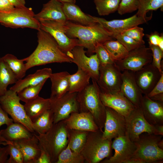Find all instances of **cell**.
Listing matches in <instances>:
<instances>
[{
    "instance_id": "16",
    "label": "cell",
    "mask_w": 163,
    "mask_h": 163,
    "mask_svg": "<svg viewBox=\"0 0 163 163\" xmlns=\"http://www.w3.org/2000/svg\"><path fill=\"white\" fill-rule=\"evenodd\" d=\"M112 148L115 151L114 155L101 163H127L135 152L136 146L134 142L125 135L114 139L112 142Z\"/></svg>"
},
{
    "instance_id": "15",
    "label": "cell",
    "mask_w": 163,
    "mask_h": 163,
    "mask_svg": "<svg viewBox=\"0 0 163 163\" xmlns=\"http://www.w3.org/2000/svg\"><path fill=\"white\" fill-rule=\"evenodd\" d=\"M96 21L112 35V37L116 34L132 27L145 24L152 18V14L149 16H139L136 14L123 19H115L108 21L105 19L93 16Z\"/></svg>"
},
{
    "instance_id": "44",
    "label": "cell",
    "mask_w": 163,
    "mask_h": 163,
    "mask_svg": "<svg viewBox=\"0 0 163 163\" xmlns=\"http://www.w3.org/2000/svg\"><path fill=\"white\" fill-rule=\"evenodd\" d=\"M149 47L152 53V63L158 69L161 74H163L161 62L163 57V51L158 46L150 44H149Z\"/></svg>"
},
{
    "instance_id": "39",
    "label": "cell",
    "mask_w": 163,
    "mask_h": 163,
    "mask_svg": "<svg viewBox=\"0 0 163 163\" xmlns=\"http://www.w3.org/2000/svg\"><path fill=\"white\" fill-rule=\"evenodd\" d=\"M46 80L37 85L25 88L17 93L20 101L25 103L30 101L39 96V94Z\"/></svg>"
},
{
    "instance_id": "1",
    "label": "cell",
    "mask_w": 163,
    "mask_h": 163,
    "mask_svg": "<svg viewBox=\"0 0 163 163\" xmlns=\"http://www.w3.org/2000/svg\"><path fill=\"white\" fill-rule=\"evenodd\" d=\"M37 46L28 56L23 59L27 70L34 66L53 63H71V59L60 49L49 33L41 29L37 33Z\"/></svg>"
},
{
    "instance_id": "6",
    "label": "cell",
    "mask_w": 163,
    "mask_h": 163,
    "mask_svg": "<svg viewBox=\"0 0 163 163\" xmlns=\"http://www.w3.org/2000/svg\"><path fill=\"white\" fill-rule=\"evenodd\" d=\"M100 130L89 132L80 153L88 163H98L107 158L112 150V141L104 139Z\"/></svg>"
},
{
    "instance_id": "2",
    "label": "cell",
    "mask_w": 163,
    "mask_h": 163,
    "mask_svg": "<svg viewBox=\"0 0 163 163\" xmlns=\"http://www.w3.org/2000/svg\"><path fill=\"white\" fill-rule=\"evenodd\" d=\"M63 28L68 37L77 39L79 46L87 49L89 56L94 53L95 48L97 43H103L113 38L111 34L98 23L88 26L68 21L63 24Z\"/></svg>"
},
{
    "instance_id": "19",
    "label": "cell",
    "mask_w": 163,
    "mask_h": 163,
    "mask_svg": "<svg viewBox=\"0 0 163 163\" xmlns=\"http://www.w3.org/2000/svg\"><path fill=\"white\" fill-rule=\"evenodd\" d=\"M100 99L106 107L111 108L125 117H127L136 107L120 91L108 94L100 92Z\"/></svg>"
},
{
    "instance_id": "24",
    "label": "cell",
    "mask_w": 163,
    "mask_h": 163,
    "mask_svg": "<svg viewBox=\"0 0 163 163\" xmlns=\"http://www.w3.org/2000/svg\"><path fill=\"white\" fill-rule=\"evenodd\" d=\"M40 20L55 21L65 23L68 21L63 9L62 3L59 0H50L43 5L41 11L35 14Z\"/></svg>"
},
{
    "instance_id": "27",
    "label": "cell",
    "mask_w": 163,
    "mask_h": 163,
    "mask_svg": "<svg viewBox=\"0 0 163 163\" xmlns=\"http://www.w3.org/2000/svg\"><path fill=\"white\" fill-rule=\"evenodd\" d=\"M63 9L68 21L83 25L92 26L97 22L93 16L83 12L75 3H62Z\"/></svg>"
},
{
    "instance_id": "25",
    "label": "cell",
    "mask_w": 163,
    "mask_h": 163,
    "mask_svg": "<svg viewBox=\"0 0 163 163\" xmlns=\"http://www.w3.org/2000/svg\"><path fill=\"white\" fill-rule=\"evenodd\" d=\"M34 134L21 124L13 123L0 131V145H7L19 139L31 138Z\"/></svg>"
},
{
    "instance_id": "22",
    "label": "cell",
    "mask_w": 163,
    "mask_h": 163,
    "mask_svg": "<svg viewBox=\"0 0 163 163\" xmlns=\"http://www.w3.org/2000/svg\"><path fill=\"white\" fill-rule=\"evenodd\" d=\"M140 107L145 119L149 124L153 125L163 124V102L153 101L144 95Z\"/></svg>"
},
{
    "instance_id": "17",
    "label": "cell",
    "mask_w": 163,
    "mask_h": 163,
    "mask_svg": "<svg viewBox=\"0 0 163 163\" xmlns=\"http://www.w3.org/2000/svg\"><path fill=\"white\" fill-rule=\"evenodd\" d=\"M106 116L102 137L112 141L118 137L125 135V117L113 109L106 107Z\"/></svg>"
},
{
    "instance_id": "31",
    "label": "cell",
    "mask_w": 163,
    "mask_h": 163,
    "mask_svg": "<svg viewBox=\"0 0 163 163\" xmlns=\"http://www.w3.org/2000/svg\"><path fill=\"white\" fill-rule=\"evenodd\" d=\"M53 121V113L51 109H49L32 122V127L34 132L39 134H43L51 128Z\"/></svg>"
},
{
    "instance_id": "23",
    "label": "cell",
    "mask_w": 163,
    "mask_h": 163,
    "mask_svg": "<svg viewBox=\"0 0 163 163\" xmlns=\"http://www.w3.org/2000/svg\"><path fill=\"white\" fill-rule=\"evenodd\" d=\"M9 143L15 145L20 150L23 155V163H35L40 155L39 141L35 134L31 138L23 139Z\"/></svg>"
},
{
    "instance_id": "32",
    "label": "cell",
    "mask_w": 163,
    "mask_h": 163,
    "mask_svg": "<svg viewBox=\"0 0 163 163\" xmlns=\"http://www.w3.org/2000/svg\"><path fill=\"white\" fill-rule=\"evenodd\" d=\"M14 74L2 57L0 58V96L7 91L8 86L17 81Z\"/></svg>"
},
{
    "instance_id": "9",
    "label": "cell",
    "mask_w": 163,
    "mask_h": 163,
    "mask_svg": "<svg viewBox=\"0 0 163 163\" xmlns=\"http://www.w3.org/2000/svg\"><path fill=\"white\" fill-rule=\"evenodd\" d=\"M126 134L132 141L135 142L144 133L155 135V125L149 124L145 119L141 108L136 107L125 117Z\"/></svg>"
},
{
    "instance_id": "29",
    "label": "cell",
    "mask_w": 163,
    "mask_h": 163,
    "mask_svg": "<svg viewBox=\"0 0 163 163\" xmlns=\"http://www.w3.org/2000/svg\"><path fill=\"white\" fill-rule=\"evenodd\" d=\"M26 113L33 121L46 110L50 109L51 99H45L39 96L25 103L24 105Z\"/></svg>"
},
{
    "instance_id": "46",
    "label": "cell",
    "mask_w": 163,
    "mask_h": 163,
    "mask_svg": "<svg viewBox=\"0 0 163 163\" xmlns=\"http://www.w3.org/2000/svg\"><path fill=\"white\" fill-rule=\"evenodd\" d=\"M148 38L149 44L158 46L160 48L163 47V35H161L157 32H155L150 34H147Z\"/></svg>"
},
{
    "instance_id": "35",
    "label": "cell",
    "mask_w": 163,
    "mask_h": 163,
    "mask_svg": "<svg viewBox=\"0 0 163 163\" xmlns=\"http://www.w3.org/2000/svg\"><path fill=\"white\" fill-rule=\"evenodd\" d=\"M103 44L115 62L124 59L128 54L129 51L117 40H108Z\"/></svg>"
},
{
    "instance_id": "47",
    "label": "cell",
    "mask_w": 163,
    "mask_h": 163,
    "mask_svg": "<svg viewBox=\"0 0 163 163\" xmlns=\"http://www.w3.org/2000/svg\"><path fill=\"white\" fill-rule=\"evenodd\" d=\"M163 93V74L152 91L147 95L149 98Z\"/></svg>"
},
{
    "instance_id": "10",
    "label": "cell",
    "mask_w": 163,
    "mask_h": 163,
    "mask_svg": "<svg viewBox=\"0 0 163 163\" xmlns=\"http://www.w3.org/2000/svg\"><path fill=\"white\" fill-rule=\"evenodd\" d=\"M115 64L100 65L97 82L101 92L113 94L120 91L122 72Z\"/></svg>"
},
{
    "instance_id": "33",
    "label": "cell",
    "mask_w": 163,
    "mask_h": 163,
    "mask_svg": "<svg viewBox=\"0 0 163 163\" xmlns=\"http://www.w3.org/2000/svg\"><path fill=\"white\" fill-rule=\"evenodd\" d=\"M89 132L68 129V142L72 151L80 153L86 141Z\"/></svg>"
},
{
    "instance_id": "8",
    "label": "cell",
    "mask_w": 163,
    "mask_h": 163,
    "mask_svg": "<svg viewBox=\"0 0 163 163\" xmlns=\"http://www.w3.org/2000/svg\"><path fill=\"white\" fill-rule=\"evenodd\" d=\"M20 101L17 93L10 89L0 96L2 108L10 116L14 122L21 124L33 133L34 131L32 122L26 113L24 105L20 103Z\"/></svg>"
},
{
    "instance_id": "50",
    "label": "cell",
    "mask_w": 163,
    "mask_h": 163,
    "mask_svg": "<svg viewBox=\"0 0 163 163\" xmlns=\"http://www.w3.org/2000/svg\"><path fill=\"white\" fill-rule=\"evenodd\" d=\"M40 155L35 163H51L50 158L47 154L43 150L41 149Z\"/></svg>"
},
{
    "instance_id": "18",
    "label": "cell",
    "mask_w": 163,
    "mask_h": 163,
    "mask_svg": "<svg viewBox=\"0 0 163 163\" xmlns=\"http://www.w3.org/2000/svg\"><path fill=\"white\" fill-rule=\"evenodd\" d=\"M162 74L152 63L135 72L136 82L142 94L147 95L152 91Z\"/></svg>"
},
{
    "instance_id": "45",
    "label": "cell",
    "mask_w": 163,
    "mask_h": 163,
    "mask_svg": "<svg viewBox=\"0 0 163 163\" xmlns=\"http://www.w3.org/2000/svg\"><path fill=\"white\" fill-rule=\"evenodd\" d=\"M143 44H145L143 40L145 35L143 28L136 26L129 28L121 33Z\"/></svg>"
},
{
    "instance_id": "41",
    "label": "cell",
    "mask_w": 163,
    "mask_h": 163,
    "mask_svg": "<svg viewBox=\"0 0 163 163\" xmlns=\"http://www.w3.org/2000/svg\"><path fill=\"white\" fill-rule=\"evenodd\" d=\"M113 38H115L120 42L129 52L145 44L140 43L122 33L115 34L113 36Z\"/></svg>"
},
{
    "instance_id": "55",
    "label": "cell",
    "mask_w": 163,
    "mask_h": 163,
    "mask_svg": "<svg viewBox=\"0 0 163 163\" xmlns=\"http://www.w3.org/2000/svg\"><path fill=\"white\" fill-rule=\"evenodd\" d=\"M62 3H75L76 2L75 0H59Z\"/></svg>"
},
{
    "instance_id": "36",
    "label": "cell",
    "mask_w": 163,
    "mask_h": 163,
    "mask_svg": "<svg viewBox=\"0 0 163 163\" xmlns=\"http://www.w3.org/2000/svg\"><path fill=\"white\" fill-rule=\"evenodd\" d=\"M121 0H94L98 14L106 16L117 11Z\"/></svg>"
},
{
    "instance_id": "37",
    "label": "cell",
    "mask_w": 163,
    "mask_h": 163,
    "mask_svg": "<svg viewBox=\"0 0 163 163\" xmlns=\"http://www.w3.org/2000/svg\"><path fill=\"white\" fill-rule=\"evenodd\" d=\"M85 162L80 153L72 150L68 144L59 155L56 163H84Z\"/></svg>"
},
{
    "instance_id": "3",
    "label": "cell",
    "mask_w": 163,
    "mask_h": 163,
    "mask_svg": "<svg viewBox=\"0 0 163 163\" xmlns=\"http://www.w3.org/2000/svg\"><path fill=\"white\" fill-rule=\"evenodd\" d=\"M35 135L38 140L40 149L48 155L51 163H56L59 155L68 142V129L64 120L53 124L45 133Z\"/></svg>"
},
{
    "instance_id": "43",
    "label": "cell",
    "mask_w": 163,
    "mask_h": 163,
    "mask_svg": "<svg viewBox=\"0 0 163 163\" xmlns=\"http://www.w3.org/2000/svg\"><path fill=\"white\" fill-rule=\"evenodd\" d=\"M9 158L7 163H23L22 154L18 148L15 145L9 143L7 145Z\"/></svg>"
},
{
    "instance_id": "14",
    "label": "cell",
    "mask_w": 163,
    "mask_h": 163,
    "mask_svg": "<svg viewBox=\"0 0 163 163\" xmlns=\"http://www.w3.org/2000/svg\"><path fill=\"white\" fill-rule=\"evenodd\" d=\"M84 47L77 46L72 50L69 56L71 62L75 64L79 68L88 74L92 80L96 82L99 76L100 63L96 54L88 56Z\"/></svg>"
},
{
    "instance_id": "49",
    "label": "cell",
    "mask_w": 163,
    "mask_h": 163,
    "mask_svg": "<svg viewBox=\"0 0 163 163\" xmlns=\"http://www.w3.org/2000/svg\"><path fill=\"white\" fill-rule=\"evenodd\" d=\"M15 8L8 0H0V11H8Z\"/></svg>"
},
{
    "instance_id": "34",
    "label": "cell",
    "mask_w": 163,
    "mask_h": 163,
    "mask_svg": "<svg viewBox=\"0 0 163 163\" xmlns=\"http://www.w3.org/2000/svg\"><path fill=\"white\" fill-rule=\"evenodd\" d=\"M2 57L18 80L22 79L25 76L27 70L23 59H19L11 54H7Z\"/></svg>"
},
{
    "instance_id": "42",
    "label": "cell",
    "mask_w": 163,
    "mask_h": 163,
    "mask_svg": "<svg viewBox=\"0 0 163 163\" xmlns=\"http://www.w3.org/2000/svg\"><path fill=\"white\" fill-rule=\"evenodd\" d=\"M139 7L138 0H121L117 11L119 14L122 15L137 10Z\"/></svg>"
},
{
    "instance_id": "52",
    "label": "cell",
    "mask_w": 163,
    "mask_h": 163,
    "mask_svg": "<svg viewBox=\"0 0 163 163\" xmlns=\"http://www.w3.org/2000/svg\"><path fill=\"white\" fill-rule=\"evenodd\" d=\"M15 7H21L25 6V0H8Z\"/></svg>"
},
{
    "instance_id": "54",
    "label": "cell",
    "mask_w": 163,
    "mask_h": 163,
    "mask_svg": "<svg viewBox=\"0 0 163 163\" xmlns=\"http://www.w3.org/2000/svg\"><path fill=\"white\" fill-rule=\"evenodd\" d=\"M150 98L154 101L163 102V93L157 95Z\"/></svg>"
},
{
    "instance_id": "7",
    "label": "cell",
    "mask_w": 163,
    "mask_h": 163,
    "mask_svg": "<svg viewBox=\"0 0 163 163\" xmlns=\"http://www.w3.org/2000/svg\"><path fill=\"white\" fill-rule=\"evenodd\" d=\"M35 14L31 8L15 7L9 11H0V24L12 28H28L38 30L40 22Z\"/></svg>"
},
{
    "instance_id": "38",
    "label": "cell",
    "mask_w": 163,
    "mask_h": 163,
    "mask_svg": "<svg viewBox=\"0 0 163 163\" xmlns=\"http://www.w3.org/2000/svg\"><path fill=\"white\" fill-rule=\"evenodd\" d=\"M139 7L136 14L139 16L145 17L150 11H155L160 8L163 11V0H138Z\"/></svg>"
},
{
    "instance_id": "28",
    "label": "cell",
    "mask_w": 163,
    "mask_h": 163,
    "mask_svg": "<svg viewBox=\"0 0 163 163\" xmlns=\"http://www.w3.org/2000/svg\"><path fill=\"white\" fill-rule=\"evenodd\" d=\"M69 75L66 71L51 74L49 78L51 82L50 98H59L69 91Z\"/></svg>"
},
{
    "instance_id": "40",
    "label": "cell",
    "mask_w": 163,
    "mask_h": 163,
    "mask_svg": "<svg viewBox=\"0 0 163 163\" xmlns=\"http://www.w3.org/2000/svg\"><path fill=\"white\" fill-rule=\"evenodd\" d=\"M94 53L97 54L101 65H104L115 62L103 43H97L95 48Z\"/></svg>"
},
{
    "instance_id": "26",
    "label": "cell",
    "mask_w": 163,
    "mask_h": 163,
    "mask_svg": "<svg viewBox=\"0 0 163 163\" xmlns=\"http://www.w3.org/2000/svg\"><path fill=\"white\" fill-rule=\"evenodd\" d=\"M52 73V70L50 68L38 70L34 73L28 75L24 78L17 80L9 89L17 93L25 88L37 85L47 80Z\"/></svg>"
},
{
    "instance_id": "30",
    "label": "cell",
    "mask_w": 163,
    "mask_h": 163,
    "mask_svg": "<svg viewBox=\"0 0 163 163\" xmlns=\"http://www.w3.org/2000/svg\"><path fill=\"white\" fill-rule=\"evenodd\" d=\"M90 76L85 72L78 68L75 73L69 76V93L79 92L90 84Z\"/></svg>"
},
{
    "instance_id": "48",
    "label": "cell",
    "mask_w": 163,
    "mask_h": 163,
    "mask_svg": "<svg viewBox=\"0 0 163 163\" xmlns=\"http://www.w3.org/2000/svg\"><path fill=\"white\" fill-rule=\"evenodd\" d=\"M13 122V119L9 117L7 113L3 110L0 105V127L4 124L9 126Z\"/></svg>"
},
{
    "instance_id": "20",
    "label": "cell",
    "mask_w": 163,
    "mask_h": 163,
    "mask_svg": "<svg viewBox=\"0 0 163 163\" xmlns=\"http://www.w3.org/2000/svg\"><path fill=\"white\" fill-rule=\"evenodd\" d=\"M122 74L120 91L136 107H139L143 95L135 77V72L124 70Z\"/></svg>"
},
{
    "instance_id": "13",
    "label": "cell",
    "mask_w": 163,
    "mask_h": 163,
    "mask_svg": "<svg viewBox=\"0 0 163 163\" xmlns=\"http://www.w3.org/2000/svg\"><path fill=\"white\" fill-rule=\"evenodd\" d=\"M77 94V93L68 92L58 98H50L51 99L50 109L54 115L53 124L66 119L73 113L80 112Z\"/></svg>"
},
{
    "instance_id": "53",
    "label": "cell",
    "mask_w": 163,
    "mask_h": 163,
    "mask_svg": "<svg viewBox=\"0 0 163 163\" xmlns=\"http://www.w3.org/2000/svg\"><path fill=\"white\" fill-rule=\"evenodd\" d=\"M155 135L163 136V124L155 125Z\"/></svg>"
},
{
    "instance_id": "12",
    "label": "cell",
    "mask_w": 163,
    "mask_h": 163,
    "mask_svg": "<svg viewBox=\"0 0 163 163\" xmlns=\"http://www.w3.org/2000/svg\"><path fill=\"white\" fill-rule=\"evenodd\" d=\"M152 60L150 48L144 44L129 52L125 58L115 63L121 71L128 70L135 72L152 63Z\"/></svg>"
},
{
    "instance_id": "5",
    "label": "cell",
    "mask_w": 163,
    "mask_h": 163,
    "mask_svg": "<svg viewBox=\"0 0 163 163\" xmlns=\"http://www.w3.org/2000/svg\"><path fill=\"white\" fill-rule=\"evenodd\" d=\"M163 136L144 133L134 143L136 150L133 163H157L163 159V149L160 145Z\"/></svg>"
},
{
    "instance_id": "51",
    "label": "cell",
    "mask_w": 163,
    "mask_h": 163,
    "mask_svg": "<svg viewBox=\"0 0 163 163\" xmlns=\"http://www.w3.org/2000/svg\"><path fill=\"white\" fill-rule=\"evenodd\" d=\"M8 147L0 146V163H7L8 155Z\"/></svg>"
},
{
    "instance_id": "11",
    "label": "cell",
    "mask_w": 163,
    "mask_h": 163,
    "mask_svg": "<svg viewBox=\"0 0 163 163\" xmlns=\"http://www.w3.org/2000/svg\"><path fill=\"white\" fill-rule=\"evenodd\" d=\"M39 21L40 29L50 34L56 40L61 50L68 56L75 47L79 46L77 39L69 38L65 34L63 28L65 23L50 20Z\"/></svg>"
},
{
    "instance_id": "21",
    "label": "cell",
    "mask_w": 163,
    "mask_h": 163,
    "mask_svg": "<svg viewBox=\"0 0 163 163\" xmlns=\"http://www.w3.org/2000/svg\"><path fill=\"white\" fill-rule=\"evenodd\" d=\"M64 120L69 129L88 132H96L100 130L92 115L89 112L73 113Z\"/></svg>"
},
{
    "instance_id": "4",
    "label": "cell",
    "mask_w": 163,
    "mask_h": 163,
    "mask_svg": "<svg viewBox=\"0 0 163 163\" xmlns=\"http://www.w3.org/2000/svg\"><path fill=\"white\" fill-rule=\"evenodd\" d=\"M92 81L91 84L77 93V99L80 112H90L100 130L103 132L106 116V107L100 99V89L97 82L93 80Z\"/></svg>"
}]
</instances>
